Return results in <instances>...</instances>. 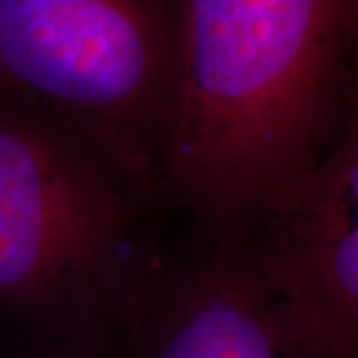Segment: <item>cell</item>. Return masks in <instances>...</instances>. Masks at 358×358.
<instances>
[{
	"instance_id": "6da1fadb",
	"label": "cell",
	"mask_w": 358,
	"mask_h": 358,
	"mask_svg": "<svg viewBox=\"0 0 358 358\" xmlns=\"http://www.w3.org/2000/svg\"><path fill=\"white\" fill-rule=\"evenodd\" d=\"M181 10L159 189L192 239L243 249L341 126L345 0H181Z\"/></svg>"
},
{
	"instance_id": "7a4b0ae2",
	"label": "cell",
	"mask_w": 358,
	"mask_h": 358,
	"mask_svg": "<svg viewBox=\"0 0 358 358\" xmlns=\"http://www.w3.org/2000/svg\"><path fill=\"white\" fill-rule=\"evenodd\" d=\"M169 217L154 171L0 88V308L18 333L126 345Z\"/></svg>"
},
{
	"instance_id": "3957f363",
	"label": "cell",
	"mask_w": 358,
	"mask_h": 358,
	"mask_svg": "<svg viewBox=\"0 0 358 358\" xmlns=\"http://www.w3.org/2000/svg\"><path fill=\"white\" fill-rule=\"evenodd\" d=\"M181 0H0V88L110 140L159 181Z\"/></svg>"
},
{
	"instance_id": "277c9868",
	"label": "cell",
	"mask_w": 358,
	"mask_h": 358,
	"mask_svg": "<svg viewBox=\"0 0 358 358\" xmlns=\"http://www.w3.org/2000/svg\"><path fill=\"white\" fill-rule=\"evenodd\" d=\"M313 358H358V82L317 167L247 247Z\"/></svg>"
},
{
	"instance_id": "5b68a950",
	"label": "cell",
	"mask_w": 358,
	"mask_h": 358,
	"mask_svg": "<svg viewBox=\"0 0 358 358\" xmlns=\"http://www.w3.org/2000/svg\"><path fill=\"white\" fill-rule=\"evenodd\" d=\"M128 358H313L249 249L167 243L126 338Z\"/></svg>"
},
{
	"instance_id": "8992f818",
	"label": "cell",
	"mask_w": 358,
	"mask_h": 358,
	"mask_svg": "<svg viewBox=\"0 0 358 358\" xmlns=\"http://www.w3.org/2000/svg\"><path fill=\"white\" fill-rule=\"evenodd\" d=\"M0 358H128V350L120 343L14 333L8 345L0 346Z\"/></svg>"
},
{
	"instance_id": "52a82bcc",
	"label": "cell",
	"mask_w": 358,
	"mask_h": 358,
	"mask_svg": "<svg viewBox=\"0 0 358 358\" xmlns=\"http://www.w3.org/2000/svg\"><path fill=\"white\" fill-rule=\"evenodd\" d=\"M343 58L348 76L358 82V0H345Z\"/></svg>"
}]
</instances>
